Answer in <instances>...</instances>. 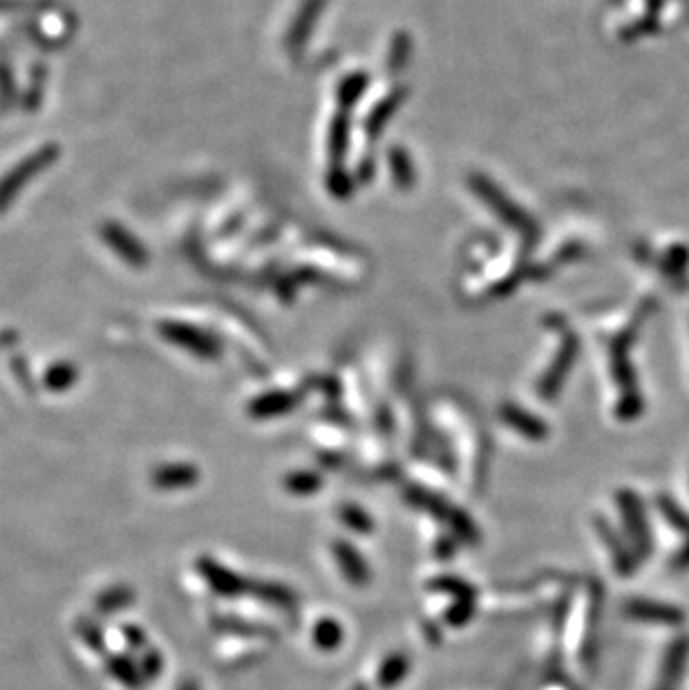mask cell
I'll use <instances>...</instances> for the list:
<instances>
[{
	"label": "cell",
	"instance_id": "obj_14",
	"mask_svg": "<svg viewBox=\"0 0 689 690\" xmlns=\"http://www.w3.org/2000/svg\"><path fill=\"white\" fill-rule=\"evenodd\" d=\"M597 528H600L602 539L606 540V545H609V549H614V552H611V557H614L615 568H618V572H620V574H631V572H634V566H635V563H634V559H631V554H626V552H625L623 545H620L618 540L614 539V534L609 532V528H606V525L602 523V520H597Z\"/></svg>",
	"mask_w": 689,
	"mask_h": 690
},
{
	"label": "cell",
	"instance_id": "obj_4",
	"mask_svg": "<svg viewBox=\"0 0 689 690\" xmlns=\"http://www.w3.org/2000/svg\"><path fill=\"white\" fill-rule=\"evenodd\" d=\"M334 559L339 563V568L343 570L345 578L351 586L360 588L369 583V566L363 557L359 554V549L354 548L347 540H336L334 543Z\"/></svg>",
	"mask_w": 689,
	"mask_h": 690
},
{
	"label": "cell",
	"instance_id": "obj_17",
	"mask_svg": "<svg viewBox=\"0 0 689 690\" xmlns=\"http://www.w3.org/2000/svg\"><path fill=\"white\" fill-rule=\"evenodd\" d=\"M472 612H475V601L472 599H457V606H452V610L448 612V624L450 626L468 624Z\"/></svg>",
	"mask_w": 689,
	"mask_h": 690
},
{
	"label": "cell",
	"instance_id": "obj_9",
	"mask_svg": "<svg viewBox=\"0 0 689 690\" xmlns=\"http://www.w3.org/2000/svg\"><path fill=\"white\" fill-rule=\"evenodd\" d=\"M408 670H409V659L406 657V655L401 653L389 655V657L385 659L379 668V686L394 688L397 684H401L403 679H406Z\"/></svg>",
	"mask_w": 689,
	"mask_h": 690
},
{
	"label": "cell",
	"instance_id": "obj_13",
	"mask_svg": "<svg viewBox=\"0 0 689 690\" xmlns=\"http://www.w3.org/2000/svg\"><path fill=\"white\" fill-rule=\"evenodd\" d=\"M253 592L260 599L273 603V606L293 607V603H296V595L289 588L278 586V583H258V586H253Z\"/></svg>",
	"mask_w": 689,
	"mask_h": 690
},
{
	"label": "cell",
	"instance_id": "obj_6",
	"mask_svg": "<svg viewBox=\"0 0 689 690\" xmlns=\"http://www.w3.org/2000/svg\"><path fill=\"white\" fill-rule=\"evenodd\" d=\"M687 653H689V644L685 639H681L678 644H674L672 648L667 650V657H664L663 670H660V682L656 690H674L678 686Z\"/></svg>",
	"mask_w": 689,
	"mask_h": 690
},
{
	"label": "cell",
	"instance_id": "obj_1",
	"mask_svg": "<svg viewBox=\"0 0 689 690\" xmlns=\"http://www.w3.org/2000/svg\"><path fill=\"white\" fill-rule=\"evenodd\" d=\"M408 500H412L417 508L435 511L438 519H443L452 530H455L457 539L466 540V543H477V539H479L477 537L475 523H472L468 516H466L461 510L452 508V505H446L441 499H438V496L428 494V491L423 490H412L408 494Z\"/></svg>",
	"mask_w": 689,
	"mask_h": 690
},
{
	"label": "cell",
	"instance_id": "obj_8",
	"mask_svg": "<svg viewBox=\"0 0 689 690\" xmlns=\"http://www.w3.org/2000/svg\"><path fill=\"white\" fill-rule=\"evenodd\" d=\"M343 639H345V630L336 619L325 617V619H320L316 626H313V644H316L320 650H325V653H334V650H339L340 646H343Z\"/></svg>",
	"mask_w": 689,
	"mask_h": 690
},
{
	"label": "cell",
	"instance_id": "obj_7",
	"mask_svg": "<svg viewBox=\"0 0 689 690\" xmlns=\"http://www.w3.org/2000/svg\"><path fill=\"white\" fill-rule=\"evenodd\" d=\"M197 470L192 465H166L155 471V485L163 490H182L197 482Z\"/></svg>",
	"mask_w": 689,
	"mask_h": 690
},
{
	"label": "cell",
	"instance_id": "obj_5",
	"mask_svg": "<svg viewBox=\"0 0 689 690\" xmlns=\"http://www.w3.org/2000/svg\"><path fill=\"white\" fill-rule=\"evenodd\" d=\"M197 566H200L202 577H204L206 581L211 583V588H213V590L221 597H235L240 595V592L247 590V586H244V581L238 577V574H233L231 570H226V568L218 566L213 559H200Z\"/></svg>",
	"mask_w": 689,
	"mask_h": 690
},
{
	"label": "cell",
	"instance_id": "obj_16",
	"mask_svg": "<svg viewBox=\"0 0 689 690\" xmlns=\"http://www.w3.org/2000/svg\"><path fill=\"white\" fill-rule=\"evenodd\" d=\"M432 586L438 588L441 592H450L457 599H472V595H475L468 583L459 581V578H437Z\"/></svg>",
	"mask_w": 689,
	"mask_h": 690
},
{
	"label": "cell",
	"instance_id": "obj_2",
	"mask_svg": "<svg viewBox=\"0 0 689 690\" xmlns=\"http://www.w3.org/2000/svg\"><path fill=\"white\" fill-rule=\"evenodd\" d=\"M618 505H620V511H623L626 532H629L631 540H634V545L638 548V554H647L649 530H647V519H645V510H643V503H640L638 494L623 490L618 494Z\"/></svg>",
	"mask_w": 689,
	"mask_h": 690
},
{
	"label": "cell",
	"instance_id": "obj_11",
	"mask_svg": "<svg viewBox=\"0 0 689 690\" xmlns=\"http://www.w3.org/2000/svg\"><path fill=\"white\" fill-rule=\"evenodd\" d=\"M339 519L347 530H351V532L356 534H363V537L372 534L374 530V523L372 519H369V514L363 508H359V505H351V503L343 505V508L339 510Z\"/></svg>",
	"mask_w": 689,
	"mask_h": 690
},
{
	"label": "cell",
	"instance_id": "obj_19",
	"mask_svg": "<svg viewBox=\"0 0 689 690\" xmlns=\"http://www.w3.org/2000/svg\"><path fill=\"white\" fill-rule=\"evenodd\" d=\"M182 690H197V688H195V684H186V686Z\"/></svg>",
	"mask_w": 689,
	"mask_h": 690
},
{
	"label": "cell",
	"instance_id": "obj_15",
	"mask_svg": "<svg viewBox=\"0 0 689 690\" xmlns=\"http://www.w3.org/2000/svg\"><path fill=\"white\" fill-rule=\"evenodd\" d=\"M660 511L664 514L667 523H672L676 530H681V532L689 534V519L685 514H683L681 510H678V505L674 503V500L664 499L663 496V499H660Z\"/></svg>",
	"mask_w": 689,
	"mask_h": 690
},
{
	"label": "cell",
	"instance_id": "obj_3",
	"mask_svg": "<svg viewBox=\"0 0 689 690\" xmlns=\"http://www.w3.org/2000/svg\"><path fill=\"white\" fill-rule=\"evenodd\" d=\"M625 615L629 619L640 621V624H654V626H681L685 615L678 610L676 606H667V603L649 601V599H634L626 601Z\"/></svg>",
	"mask_w": 689,
	"mask_h": 690
},
{
	"label": "cell",
	"instance_id": "obj_12",
	"mask_svg": "<svg viewBox=\"0 0 689 690\" xmlns=\"http://www.w3.org/2000/svg\"><path fill=\"white\" fill-rule=\"evenodd\" d=\"M504 416L506 423L513 424L515 429H517L519 433H524L527 438H531V441H542V438H546V424H542L539 421H535L533 416H524V413L515 412L513 407H506V412L501 413Z\"/></svg>",
	"mask_w": 689,
	"mask_h": 690
},
{
	"label": "cell",
	"instance_id": "obj_18",
	"mask_svg": "<svg viewBox=\"0 0 689 690\" xmlns=\"http://www.w3.org/2000/svg\"><path fill=\"white\" fill-rule=\"evenodd\" d=\"M113 673L122 675V677H119V679L128 684V686H133V684H134V670H133V666L125 664V661H117V664L113 666Z\"/></svg>",
	"mask_w": 689,
	"mask_h": 690
},
{
	"label": "cell",
	"instance_id": "obj_10",
	"mask_svg": "<svg viewBox=\"0 0 689 690\" xmlns=\"http://www.w3.org/2000/svg\"><path fill=\"white\" fill-rule=\"evenodd\" d=\"M320 487H322V479L320 474H316V471L300 470V471H293V474L284 476V490L293 496H311L316 494Z\"/></svg>",
	"mask_w": 689,
	"mask_h": 690
}]
</instances>
